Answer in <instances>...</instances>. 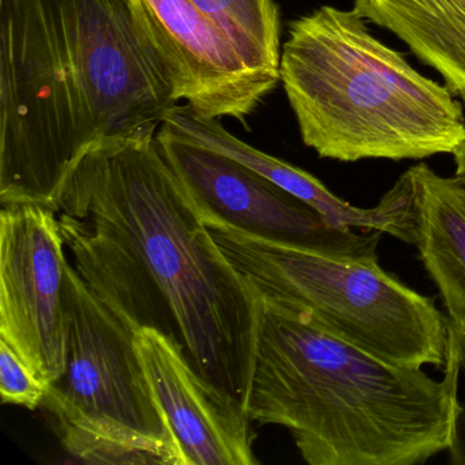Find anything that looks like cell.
Returning <instances> with one entry per match:
<instances>
[{
  "instance_id": "obj_1",
  "label": "cell",
  "mask_w": 465,
  "mask_h": 465,
  "mask_svg": "<svg viewBox=\"0 0 465 465\" xmlns=\"http://www.w3.org/2000/svg\"><path fill=\"white\" fill-rule=\"evenodd\" d=\"M156 134L92 146L59 193V227L81 279L124 322L175 340L247 411L261 295L217 246Z\"/></svg>"
},
{
  "instance_id": "obj_2",
  "label": "cell",
  "mask_w": 465,
  "mask_h": 465,
  "mask_svg": "<svg viewBox=\"0 0 465 465\" xmlns=\"http://www.w3.org/2000/svg\"><path fill=\"white\" fill-rule=\"evenodd\" d=\"M126 0H0V203L55 211L86 152L178 105Z\"/></svg>"
},
{
  "instance_id": "obj_3",
  "label": "cell",
  "mask_w": 465,
  "mask_h": 465,
  "mask_svg": "<svg viewBox=\"0 0 465 465\" xmlns=\"http://www.w3.org/2000/svg\"><path fill=\"white\" fill-rule=\"evenodd\" d=\"M464 340L451 328L443 378L435 380L261 296L247 413L285 427L310 465L424 464L459 440Z\"/></svg>"
},
{
  "instance_id": "obj_4",
  "label": "cell",
  "mask_w": 465,
  "mask_h": 465,
  "mask_svg": "<svg viewBox=\"0 0 465 465\" xmlns=\"http://www.w3.org/2000/svg\"><path fill=\"white\" fill-rule=\"evenodd\" d=\"M280 83L302 141L321 159L423 160L465 141L453 94L377 39L353 9L321 6L293 20Z\"/></svg>"
},
{
  "instance_id": "obj_5",
  "label": "cell",
  "mask_w": 465,
  "mask_h": 465,
  "mask_svg": "<svg viewBox=\"0 0 465 465\" xmlns=\"http://www.w3.org/2000/svg\"><path fill=\"white\" fill-rule=\"evenodd\" d=\"M217 246L263 298L400 367H445L451 328L429 296L358 260L258 238L203 217Z\"/></svg>"
},
{
  "instance_id": "obj_6",
  "label": "cell",
  "mask_w": 465,
  "mask_h": 465,
  "mask_svg": "<svg viewBox=\"0 0 465 465\" xmlns=\"http://www.w3.org/2000/svg\"><path fill=\"white\" fill-rule=\"evenodd\" d=\"M67 359L42 407L62 446L91 464L183 465L135 333L66 269Z\"/></svg>"
},
{
  "instance_id": "obj_7",
  "label": "cell",
  "mask_w": 465,
  "mask_h": 465,
  "mask_svg": "<svg viewBox=\"0 0 465 465\" xmlns=\"http://www.w3.org/2000/svg\"><path fill=\"white\" fill-rule=\"evenodd\" d=\"M157 143L203 217L258 238L358 260H378L382 233L345 230L238 160L160 124Z\"/></svg>"
},
{
  "instance_id": "obj_8",
  "label": "cell",
  "mask_w": 465,
  "mask_h": 465,
  "mask_svg": "<svg viewBox=\"0 0 465 465\" xmlns=\"http://www.w3.org/2000/svg\"><path fill=\"white\" fill-rule=\"evenodd\" d=\"M2 206L0 340L50 385L67 359L66 243L53 209Z\"/></svg>"
},
{
  "instance_id": "obj_9",
  "label": "cell",
  "mask_w": 465,
  "mask_h": 465,
  "mask_svg": "<svg viewBox=\"0 0 465 465\" xmlns=\"http://www.w3.org/2000/svg\"><path fill=\"white\" fill-rule=\"evenodd\" d=\"M126 2L175 99L206 118L235 119L247 129V118L279 83L252 69L192 0Z\"/></svg>"
},
{
  "instance_id": "obj_10",
  "label": "cell",
  "mask_w": 465,
  "mask_h": 465,
  "mask_svg": "<svg viewBox=\"0 0 465 465\" xmlns=\"http://www.w3.org/2000/svg\"><path fill=\"white\" fill-rule=\"evenodd\" d=\"M135 344L152 391L178 440L183 465H254L247 411L209 385L183 348L163 331L143 328Z\"/></svg>"
},
{
  "instance_id": "obj_11",
  "label": "cell",
  "mask_w": 465,
  "mask_h": 465,
  "mask_svg": "<svg viewBox=\"0 0 465 465\" xmlns=\"http://www.w3.org/2000/svg\"><path fill=\"white\" fill-rule=\"evenodd\" d=\"M163 124L194 143L238 160L317 211L326 222L345 230L377 231L413 243L410 183L401 173L372 208H359L337 197L312 173L252 148L224 129L217 119L206 118L187 105H176Z\"/></svg>"
},
{
  "instance_id": "obj_12",
  "label": "cell",
  "mask_w": 465,
  "mask_h": 465,
  "mask_svg": "<svg viewBox=\"0 0 465 465\" xmlns=\"http://www.w3.org/2000/svg\"><path fill=\"white\" fill-rule=\"evenodd\" d=\"M413 246L434 282L451 328L465 337V182L424 164L405 171Z\"/></svg>"
},
{
  "instance_id": "obj_13",
  "label": "cell",
  "mask_w": 465,
  "mask_h": 465,
  "mask_svg": "<svg viewBox=\"0 0 465 465\" xmlns=\"http://www.w3.org/2000/svg\"><path fill=\"white\" fill-rule=\"evenodd\" d=\"M352 9L401 40L465 102V0H353Z\"/></svg>"
},
{
  "instance_id": "obj_14",
  "label": "cell",
  "mask_w": 465,
  "mask_h": 465,
  "mask_svg": "<svg viewBox=\"0 0 465 465\" xmlns=\"http://www.w3.org/2000/svg\"><path fill=\"white\" fill-rule=\"evenodd\" d=\"M235 43L252 69L280 83L282 18L274 0H192Z\"/></svg>"
},
{
  "instance_id": "obj_15",
  "label": "cell",
  "mask_w": 465,
  "mask_h": 465,
  "mask_svg": "<svg viewBox=\"0 0 465 465\" xmlns=\"http://www.w3.org/2000/svg\"><path fill=\"white\" fill-rule=\"evenodd\" d=\"M47 391L48 383L35 374L15 348L0 340V394L4 404L37 410Z\"/></svg>"
},
{
  "instance_id": "obj_16",
  "label": "cell",
  "mask_w": 465,
  "mask_h": 465,
  "mask_svg": "<svg viewBox=\"0 0 465 465\" xmlns=\"http://www.w3.org/2000/svg\"><path fill=\"white\" fill-rule=\"evenodd\" d=\"M451 156H453L454 165H456V175L465 182V141Z\"/></svg>"
}]
</instances>
